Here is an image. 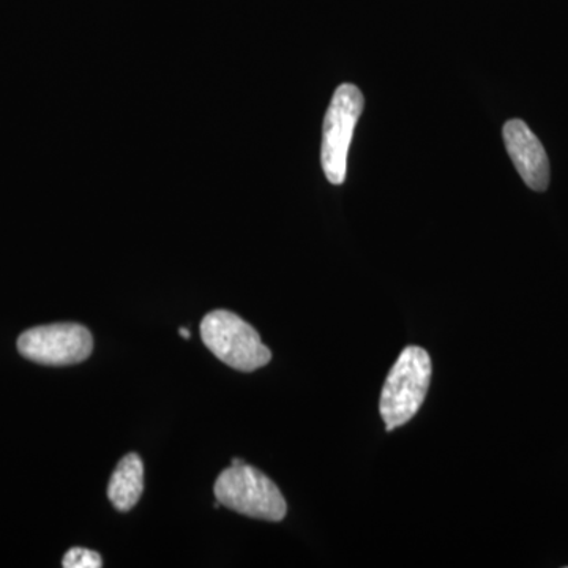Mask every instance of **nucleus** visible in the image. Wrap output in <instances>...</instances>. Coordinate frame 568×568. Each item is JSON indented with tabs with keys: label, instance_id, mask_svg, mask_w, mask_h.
<instances>
[{
	"label": "nucleus",
	"instance_id": "1",
	"mask_svg": "<svg viewBox=\"0 0 568 568\" xmlns=\"http://www.w3.org/2000/svg\"><path fill=\"white\" fill-rule=\"evenodd\" d=\"M432 372V358L424 347L407 346L399 354L381 392L379 410L387 432L416 416L428 394Z\"/></svg>",
	"mask_w": 568,
	"mask_h": 568
},
{
	"label": "nucleus",
	"instance_id": "2",
	"mask_svg": "<svg viewBox=\"0 0 568 568\" xmlns=\"http://www.w3.org/2000/svg\"><path fill=\"white\" fill-rule=\"evenodd\" d=\"M216 500L222 506L265 521H282L286 517V500L278 487L256 467L231 466L215 481Z\"/></svg>",
	"mask_w": 568,
	"mask_h": 568
},
{
	"label": "nucleus",
	"instance_id": "3",
	"mask_svg": "<svg viewBox=\"0 0 568 568\" xmlns=\"http://www.w3.org/2000/svg\"><path fill=\"white\" fill-rule=\"evenodd\" d=\"M201 338L215 357L239 372L263 368L272 358L271 349L252 325L227 310H216L204 317Z\"/></svg>",
	"mask_w": 568,
	"mask_h": 568
},
{
	"label": "nucleus",
	"instance_id": "4",
	"mask_svg": "<svg viewBox=\"0 0 568 568\" xmlns=\"http://www.w3.org/2000/svg\"><path fill=\"white\" fill-rule=\"evenodd\" d=\"M364 111V95L354 84H343L332 97L324 119L321 163L325 178L334 185L346 181L347 153L358 118Z\"/></svg>",
	"mask_w": 568,
	"mask_h": 568
},
{
	"label": "nucleus",
	"instance_id": "5",
	"mask_svg": "<svg viewBox=\"0 0 568 568\" xmlns=\"http://www.w3.org/2000/svg\"><path fill=\"white\" fill-rule=\"evenodd\" d=\"M93 338L84 325L73 323L41 325L18 338L22 357L41 365L80 364L92 354Z\"/></svg>",
	"mask_w": 568,
	"mask_h": 568
},
{
	"label": "nucleus",
	"instance_id": "6",
	"mask_svg": "<svg viewBox=\"0 0 568 568\" xmlns=\"http://www.w3.org/2000/svg\"><path fill=\"white\" fill-rule=\"evenodd\" d=\"M504 141L511 162L529 189L545 192L549 185V162L540 140L521 119L504 125Z\"/></svg>",
	"mask_w": 568,
	"mask_h": 568
},
{
	"label": "nucleus",
	"instance_id": "7",
	"mask_svg": "<svg viewBox=\"0 0 568 568\" xmlns=\"http://www.w3.org/2000/svg\"><path fill=\"white\" fill-rule=\"evenodd\" d=\"M144 489V466L136 454L121 459L108 487V497L119 511H129L136 506Z\"/></svg>",
	"mask_w": 568,
	"mask_h": 568
},
{
	"label": "nucleus",
	"instance_id": "8",
	"mask_svg": "<svg viewBox=\"0 0 568 568\" xmlns=\"http://www.w3.org/2000/svg\"><path fill=\"white\" fill-rule=\"evenodd\" d=\"M62 566L65 568H100L103 566L102 556L92 549L71 548L63 556Z\"/></svg>",
	"mask_w": 568,
	"mask_h": 568
},
{
	"label": "nucleus",
	"instance_id": "9",
	"mask_svg": "<svg viewBox=\"0 0 568 568\" xmlns=\"http://www.w3.org/2000/svg\"><path fill=\"white\" fill-rule=\"evenodd\" d=\"M179 334H181L182 338H185V339H190V336H192V334H190V331L189 328H181V331H179Z\"/></svg>",
	"mask_w": 568,
	"mask_h": 568
},
{
	"label": "nucleus",
	"instance_id": "10",
	"mask_svg": "<svg viewBox=\"0 0 568 568\" xmlns=\"http://www.w3.org/2000/svg\"><path fill=\"white\" fill-rule=\"evenodd\" d=\"M241 465H244V462H242V459H239V458L233 459V466H241Z\"/></svg>",
	"mask_w": 568,
	"mask_h": 568
}]
</instances>
